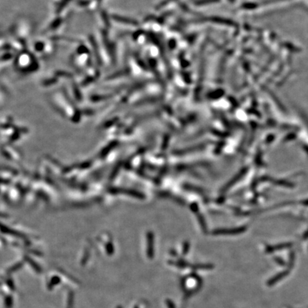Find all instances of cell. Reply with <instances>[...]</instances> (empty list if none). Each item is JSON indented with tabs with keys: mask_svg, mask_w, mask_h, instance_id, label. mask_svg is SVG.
Masks as SVG:
<instances>
[{
	"mask_svg": "<svg viewBox=\"0 0 308 308\" xmlns=\"http://www.w3.org/2000/svg\"><path fill=\"white\" fill-rule=\"evenodd\" d=\"M287 275H288V272H280V273H279L278 275H276L275 276L272 277V278H270V280L268 281L267 285L269 286V287L272 286L273 285L276 284L277 282L282 280V279L284 277H285Z\"/></svg>",
	"mask_w": 308,
	"mask_h": 308,
	"instance_id": "obj_1",
	"label": "cell"
},
{
	"mask_svg": "<svg viewBox=\"0 0 308 308\" xmlns=\"http://www.w3.org/2000/svg\"><path fill=\"white\" fill-rule=\"evenodd\" d=\"M245 230V229H242L241 228L238 229H230V230H215V235H228V233H230V235H235V233H239L243 232Z\"/></svg>",
	"mask_w": 308,
	"mask_h": 308,
	"instance_id": "obj_2",
	"label": "cell"
},
{
	"mask_svg": "<svg viewBox=\"0 0 308 308\" xmlns=\"http://www.w3.org/2000/svg\"><path fill=\"white\" fill-rule=\"evenodd\" d=\"M61 278H59V276H54L51 278V280H50L49 284H48V289L49 290H52L54 287H55L57 285H59L60 282H61Z\"/></svg>",
	"mask_w": 308,
	"mask_h": 308,
	"instance_id": "obj_3",
	"label": "cell"
},
{
	"mask_svg": "<svg viewBox=\"0 0 308 308\" xmlns=\"http://www.w3.org/2000/svg\"><path fill=\"white\" fill-rule=\"evenodd\" d=\"M5 306L6 308H12L13 307V297L12 295H7L5 297Z\"/></svg>",
	"mask_w": 308,
	"mask_h": 308,
	"instance_id": "obj_4",
	"label": "cell"
},
{
	"mask_svg": "<svg viewBox=\"0 0 308 308\" xmlns=\"http://www.w3.org/2000/svg\"><path fill=\"white\" fill-rule=\"evenodd\" d=\"M73 303H74V293H73V292H70L68 293V303L66 308H72Z\"/></svg>",
	"mask_w": 308,
	"mask_h": 308,
	"instance_id": "obj_5",
	"label": "cell"
},
{
	"mask_svg": "<svg viewBox=\"0 0 308 308\" xmlns=\"http://www.w3.org/2000/svg\"><path fill=\"white\" fill-rule=\"evenodd\" d=\"M5 282L6 284H7V285L8 286V288H9L12 291H14L15 290L14 282L12 278H7V280H5Z\"/></svg>",
	"mask_w": 308,
	"mask_h": 308,
	"instance_id": "obj_6",
	"label": "cell"
},
{
	"mask_svg": "<svg viewBox=\"0 0 308 308\" xmlns=\"http://www.w3.org/2000/svg\"><path fill=\"white\" fill-rule=\"evenodd\" d=\"M21 267H22V264H20V263L16 264V265H14L13 266V267L10 268L9 269H8L7 272H15V271H16V270H19Z\"/></svg>",
	"mask_w": 308,
	"mask_h": 308,
	"instance_id": "obj_7",
	"label": "cell"
},
{
	"mask_svg": "<svg viewBox=\"0 0 308 308\" xmlns=\"http://www.w3.org/2000/svg\"><path fill=\"white\" fill-rule=\"evenodd\" d=\"M166 303L168 308H176V305H175L173 302L170 300V299H166Z\"/></svg>",
	"mask_w": 308,
	"mask_h": 308,
	"instance_id": "obj_8",
	"label": "cell"
},
{
	"mask_svg": "<svg viewBox=\"0 0 308 308\" xmlns=\"http://www.w3.org/2000/svg\"><path fill=\"white\" fill-rule=\"evenodd\" d=\"M116 308H123V307H121V306H117Z\"/></svg>",
	"mask_w": 308,
	"mask_h": 308,
	"instance_id": "obj_9",
	"label": "cell"
},
{
	"mask_svg": "<svg viewBox=\"0 0 308 308\" xmlns=\"http://www.w3.org/2000/svg\"><path fill=\"white\" fill-rule=\"evenodd\" d=\"M134 308H139V307H138V306H135V307H134Z\"/></svg>",
	"mask_w": 308,
	"mask_h": 308,
	"instance_id": "obj_10",
	"label": "cell"
}]
</instances>
